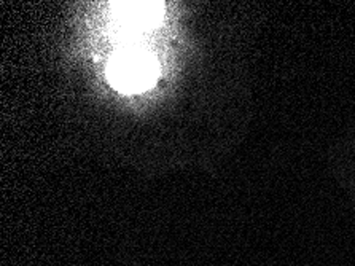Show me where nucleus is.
Listing matches in <instances>:
<instances>
[{
	"label": "nucleus",
	"mask_w": 355,
	"mask_h": 266,
	"mask_svg": "<svg viewBox=\"0 0 355 266\" xmlns=\"http://www.w3.org/2000/svg\"><path fill=\"white\" fill-rule=\"evenodd\" d=\"M107 75L112 86L121 93H142L155 85L158 77V64L147 51L128 48L118 51L110 59Z\"/></svg>",
	"instance_id": "obj_1"
},
{
	"label": "nucleus",
	"mask_w": 355,
	"mask_h": 266,
	"mask_svg": "<svg viewBox=\"0 0 355 266\" xmlns=\"http://www.w3.org/2000/svg\"><path fill=\"white\" fill-rule=\"evenodd\" d=\"M120 7L123 19L132 24L137 23H150V18H152L153 10H159L161 7H157L159 3H121Z\"/></svg>",
	"instance_id": "obj_2"
}]
</instances>
